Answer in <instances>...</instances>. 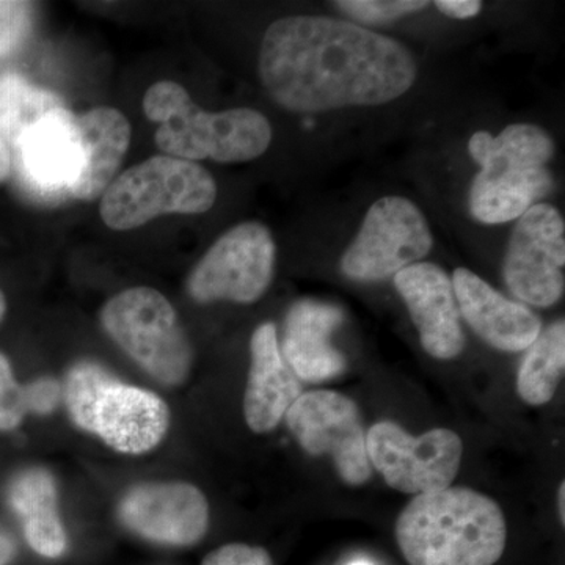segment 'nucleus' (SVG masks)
I'll return each mask as SVG.
<instances>
[{"mask_svg":"<svg viewBox=\"0 0 565 565\" xmlns=\"http://www.w3.org/2000/svg\"><path fill=\"white\" fill-rule=\"evenodd\" d=\"M416 76L403 43L329 17L281 18L264 33L259 51L264 88L296 114L382 106L411 90Z\"/></svg>","mask_w":565,"mask_h":565,"instance_id":"nucleus-1","label":"nucleus"},{"mask_svg":"<svg viewBox=\"0 0 565 565\" xmlns=\"http://www.w3.org/2000/svg\"><path fill=\"white\" fill-rule=\"evenodd\" d=\"M394 534L408 565H494L508 544L500 504L468 487L418 494Z\"/></svg>","mask_w":565,"mask_h":565,"instance_id":"nucleus-2","label":"nucleus"},{"mask_svg":"<svg viewBox=\"0 0 565 565\" xmlns=\"http://www.w3.org/2000/svg\"><path fill=\"white\" fill-rule=\"evenodd\" d=\"M468 151L481 167L470 189V212L478 222L515 221L552 192L555 141L539 126L515 122L497 137L476 132Z\"/></svg>","mask_w":565,"mask_h":565,"instance_id":"nucleus-3","label":"nucleus"},{"mask_svg":"<svg viewBox=\"0 0 565 565\" xmlns=\"http://www.w3.org/2000/svg\"><path fill=\"white\" fill-rule=\"evenodd\" d=\"M143 110L161 125L154 136L159 150L184 161L248 162L264 154L273 141V126L258 110L204 111L173 81L152 85Z\"/></svg>","mask_w":565,"mask_h":565,"instance_id":"nucleus-4","label":"nucleus"},{"mask_svg":"<svg viewBox=\"0 0 565 565\" xmlns=\"http://www.w3.org/2000/svg\"><path fill=\"white\" fill-rule=\"evenodd\" d=\"M62 392L73 423L122 455H145L169 433L170 411L162 397L122 384L102 364H73Z\"/></svg>","mask_w":565,"mask_h":565,"instance_id":"nucleus-5","label":"nucleus"},{"mask_svg":"<svg viewBox=\"0 0 565 565\" xmlns=\"http://www.w3.org/2000/svg\"><path fill=\"white\" fill-rule=\"evenodd\" d=\"M215 199L217 185L202 166L152 156L111 182L99 212L109 228L126 232L163 214H203Z\"/></svg>","mask_w":565,"mask_h":565,"instance_id":"nucleus-6","label":"nucleus"},{"mask_svg":"<svg viewBox=\"0 0 565 565\" xmlns=\"http://www.w3.org/2000/svg\"><path fill=\"white\" fill-rule=\"evenodd\" d=\"M107 334L141 370L167 386L188 381L193 351L173 305L152 288L126 289L102 310Z\"/></svg>","mask_w":565,"mask_h":565,"instance_id":"nucleus-7","label":"nucleus"},{"mask_svg":"<svg viewBox=\"0 0 565 565\" xmlns=\"http://www.w3.org/2000/svg\"><path fill=\"white\" fill-rule=\"evenodd\" d=\"M429 223L404 196H384L364 215L362 228L341 258V273L355 281H382L422 263L433 250Z\"/></svg>","mask_w":565,"mask_h":565,"instance_id":"nucleus-8","label":"nucleus"},{"mask_svg":"<svg viewBox=\"0 0 565 565\" xmlns=\"http://www.w3.org/2000/svg\"><path fill=\"white\" fill-rule=\"evenodd\" d=\"M366 445L370 462L386 484L416 497L451 487L462 463V438L449 429L414 437L399 424L381 422L367 430Z\"/></svg>","mask_w":565,"mask_h":565,"instance_id":"nucleus-9","label":"nucleus"},{"mask_svg":"<svg viewBox=\"0 0 565 565\" xmlns=\"http://www.w3.org/2000/svg\"><path fill=\"white\" fill-rule=\"evenodd\" d=\"M275 243L269 228L244 222L223 234L189 275L195 302L255 303L274 277Z\"/></svg>","mask_w":565,"mask_h":565,"instance_id":"nucleus-10","label":"nucleus"},{"mask_svg":"<svg viewBox=\"0 0 565 565\" xmlns=\"http://www.w3.org/2000/svg\"><path fill=\"white\" fill-rule=\"evenodd\" d=\"M286 426L310 456L329 455L345 484L363 486L371 476L359 405L332 390L300 394L285 415Z\"/></svg>","mask_w":565,"mask_h":565,"instance_id":"nucleus-11","label":"nucleus"},{"mask_svg":"<svg viewBox=\"0 0 565 565\" xmlns=\"http://www.w3.org/2000/svg\"><path fill=\"white\" fill-rule=\"evenodd\" d=\"M565 223L553 204L537 203L516 221L503 277L516 299L548 308L564 296Z\"/></svg>","mask_w":565,"mask_h":565,"instance_id":"nucleus-12","label":"nucleus"},{"mask_svg":"<svg viewBox=\"0 0 565 565\" xmlns=\"http://www.w3.org/2000/svg\"><path fill=\"white\" fill-rule=\"evenodd\" d=\"M76 118L66 107H55L11 148L18 180L36 199H68L79 180L84 159Z\"/></svg>","mask_w":565,"mask_h":565,"instance_id":"nucleus-13","label":"nucleus"},{"mask_svg":"<svg viewBox=\"0 0 565 565\" xmlns=\"http://www.w3.org/2000/svg\"><path fill=\"white\" fill-rule=\"evenodd\" d=\"M118 519L147 541L191 546L199 544L207 533L210 504L189 482H143L121 498Z\"/></svg>","mask_w":565,"mask_h":565,"instance_id":"nucleus-14","label":"nucleus"},{"mask_svg":"<svg viewBox=\"0 0 565 565\" xmlns=\"http://www.w3.org/2000/svg\"><path fill=\"white\" fill-rule=\"evenodd\" d=\"M419 333L424 351L437 360H452L465 349L462 316L455 286L441 267L416 263L393 277Z\"/></svg>","mask_w":565,"mask_h":565,"instance_id":"nucleus-15","label":"nucleus"},{"mask_svg":"<svg viewBox=\"0 0 565 565\" xmlns=\"http://www.w3.org/2000/svg\"><path fill=\"white\" fill-rule=\"evenodd\" d=\"M457 307L465 322L490 348L501 352L526 351L542 332V321L526 305L509 300L471 270L452 275Z\"/></svg>","mask_w":565,"mask_h":565,"instance_id":"nucleus-16","label":"nucleus"},{"mask_svg":"<svg viewBox=\"0 0 565 565\" xmlns=\"http://www.w3.org/2000/svg\"><path fill=\"white\" fill-rule=\"evenodd\" d=\"M344 321L340 307L318 300H300L286 315L280 353L300 382L330 381L344 373L345 359L332 343Z\"/></svg>","mask_w":565,"mask_h":565,"instance_id":"nucleus-17","label":"nucleus"},{"mask_svg":"<svg viewBox=\"0 0 565 565\" xmlns=\"http://www.w3.org/2000/svg\"><path fill=\"white\" fill-rule=\"evenodd\" d=\"M252 364L244 394L245 423L255 434L274 430L302 394V382L286 364L277 327L264 322L252 334Z\"/></svg>","mask_w":565,"mask_h":565,"instance_id":"nucleus-18","label":"nucleus"},{"mask_svg":"<svg viewBox=\"0 0 565 565\" xmlns=\"http://www.w3.org/2000/svg\"><path fill=\"white\" fill-rule=\"evenodd\" d=\"M82 145V172L71 199L92 202L114 182L131 143V125L120 110L98 107L76 118Z\"/></svg>","mask_w":565,"mask_h":565,"instance_id":"nucleus-19","label":"nucleus"},{"mask_svg":"<svg viewBox=\"0 0 565 565\" xmlns=\"http://www.w3.org/2000/svg\"><path fill=\"white\" fill-rule=\"evenodd\" d=\"M7 501L20 516L33 552L57 559L66 552L68 537L58 515V492L54 476L44 468H29L11 479Z\"/></svg>","mask_w":565,"mask_h":565,"instance_id":"nucleus-20","label":"nucleus"},{"mask_svg":"<svg viewBox=\"0 0 565 565\" xmlns=\"http://www.w3.org/2000/svg\"><path fill=\"white\" fill-rule=\"evenodd\" d=\"M516 374V392L531 407L545 405L555 397L565 371V322L552 323L539 334Z\"/></svg>","mask_w":565,"mask_h":565,"instance_id":"nucleus-21","label":"nucleus"},{"mask_svg":"<svg viewBox=\"0 0 565 565\" xmlns=\"http://www.w3.org/2000/svg\"><path fill=\"white\" fill-rule=\"evenodd\" d=\"M57 96L32 85L17 73L0 76V137L7 147L17 145L22 134L47 111L61 107Z\"/></svg>","mask_w":565,"mask_h":565,"instance_id":"nucleus-22","label":"nucleus"},{"mask_svg":"<svg viewBox=\"0 0 565 565\" xmlns=\"http://www.w3.org/2000/svg\"><path fill=\"white\" fill-rule=\"evenodd\" d=\"M426 0H338L334 7L364 24H384L427 9Z\"/></svg>","mask_w":565,"mask_h":565,"instance_id":"nucleus-23","label":"nucleus"},{"mask_svg":"<svg viewBox=\"0 0 565 565\" xmlns=\"http://www.w3.org/2000/svg\"><path fill=\"white\" fill-rule=\"evenodd\" d=\"M29 414L25 386L18 384L9 359L0 352V430H13Z\"/></svg>","mask_w":565,"mask_h":565,"instance_id":"nucleus-24","label":"nucleus"},{"mask_svg":"<svg viewBox=\"0 0 565 565\" xmlns=\"http://www.w3.org/2000/svg\"><path fill=\"white\" fill-rule=\"evenodd\" d=\"M32 11L28 2H0V58L9 57L28 39Z\"/></svg>","mask_w":565,"mask_h":565,"instance_id":"nucleus-25","label":"nucleus"},{"mask_svg":"<svg viewBox=\"0 0 565 565\" xmlns=\"http://www.w3.org/2000/svg\"><path fill=\"white\" fill-rule=\"evenodd\" d=\"M202 565H274V561L263 546L228 544L211 552Z\"/></svg>","mask_w":565,"mask_h":565,"instance_id":"nucleus-26","label":"nucleus"},{"mask_svg":"<svg viewBox=\"0 0 565 565\" xmlns=\"http://www.w3.org/2000/svg\"><path fill=\"white\" fill-rule=\"evenodd\" d=\"M25 393H28L29 412L47 415L55 411L63 392L58 382L44 377L25 386Z\"/></svg>","mask_w":565,"mask_h":565,"instance_id":"nucleus-27","label":"nucleus"},{"mask_svg":"<svg viewBox=\"0 0 565 565\" xmlns=\"http://www.w3.org/2000/svg\"><path fill=\"white\" fill-rule=\"evenodd\" d=\"M434 6L455 20H471L482 10V2L479 0H437Z\"/></svg>","mask_w":565,"mask_h":565,"instance_id":"nucleus-28","label":"nucleus"},{"mask_svg":"<svg viewBox=\"0 0 565 565\" xmlns=\"http://www.w3.org/2000/svg\"><path fill=\"white\" fill-rule=\"evenodd\" d=\"M17 555V544L6 531L0 530V565H9Z\"/></svg>","mask_w":565,"mask_h":565,"instance_id":"nucleus-29","label":"nucleus"},{"mask_svg":"<svg viewBox=\"0 0 565 565\" xmlns=\"http://www.w3.org/2000/svg\"><path fill=\"white\" fill-rule=\"evenodd\" d=\"M11 166H13V159H11L10 148L7 147L6 141L0 137V182L9 177Z\"/></svg>","mask_w":565,"mask_h":565,"instance_id":"nucleus-30","label":"nucleus"},{"mask_svg":"<svg viewBox=\"0 0 565 565\" xmlns=\"http://www.w3.org/2000/svg\"><path fill=\"white\" fill-rule=\"evenodd\" d=\"M557 515H559L561 525H565V484L561 482L557 490Z\"/></svg>","mask_w":565,"mask_h":565,"instance_id":"nucleus-31","label":"nucleus"},{"mask_svg":"<svg viewBox=\"0 0 565 565\" xmlns=\"http://www.w3.org/2000/svg\"><path fill=\"white\" fill-rule=\"evenodd\" d=\"M6 311H7L6 296H3V292L0 291V321H2L3 316H6Z\"/></svg>","mask_w":565,"mask_h":565,"instance_id":"nucleus-32","label":"nucleus"},{"mask_svg":"<svg viewBox=\"0 0 565 565\" xmlns=\"http://www.w3.org/2000/svg\"><path fill=\"white\" fill-rule=\"evenodd\" d=\"M349 565H373V564L363 563V561H360V563H352V564H349Z\"/></svg>","mask_w":565,"mask_h":565,"instance_id":"nucleus-33","label":"nucleus"}]
</instances>
